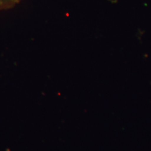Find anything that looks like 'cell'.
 <instances>
[{
  "instance_id": "6da1fadb",
  "label": "cell",
  "mask_w": 151,
  "mask_h": 151,
  "mask_svg": "<svg viewBox=\"0 0 151 151\" xmlns=\"http://www.w3.org/2000/svg\"><path fill=\"white\" fill-rule=\"evenodd\" d=\"M19 1L20 0H0V10L13 8Z\"/></svg>"
}]
</instances>
